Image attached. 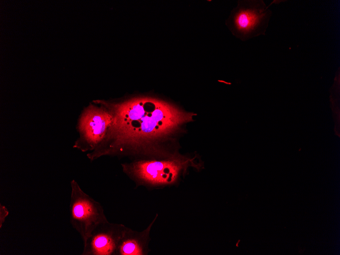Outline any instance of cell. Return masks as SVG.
<instances>
[{
  "label": "cell",
  "mask_w": 340,
  "mask_h": 255,
  "mask_svg": "<svg viewBox=\"0 0 340 255\" xmlns=\"http://www.w3.org/2000/svg\"><path fill=\"white\" fill-rule=\"evenodd\" d=\"M108 108L112 124L103 141L87 154L93 161L104 155L134 159L163 158L178 152L175 137L196 115L165 100L134 97L120 102L95 101Z\"/></svg>",
  "instance_id": "6da1fadb"
},
{
  "label": "cell",
  "mask_w": 340,
  "mask_h": 255,
  "mask_svg": "<svg viewBox=\"0 0 340 255\" xmlns=\"http://www.w3.org/2000/svg\"><path fill=\"white\" fill-rule=\"evenodd\" d=\"M194 158L179 152L166 157L134 159L121 164L123 172L136 187L159 188L177 184L189 167H195Z\"/></svg>",
  "instance_id": "7a4b0ae2"
},
{
  "label": "cell",
  "mask_w": 340,
  "mask_h": 255,
  "mask_svg": "<svg viewBox=\"0 0 340 255\" xmlns=\"http://www.w3.org/2000/svg\"><path fill=\"white\" fill-rule=\"evenodd\" d=\"M271 16L263 1H239L226 23L235 36L244 41L265 35Z\"/></svg>",
  "instance_id": "3957f363"
},
{
  "label": "cell",
  "mask_w": 340,
  "mask_h": 255,
  "mask_svg": "<svg viewBox=\"0 0 340 255\" xmlns=\"http://www.w3.org/2000/svg\"><path fill=\"white\" fill-rule=\"evenodd\" d=\"M71 188L70 221L84 242L97 225L108 220L100 203L85 193L74 180Z\"/></svg>",
  "instance_id": "277c9868"
},
{
  "label": "cell",
  "mask_w": 340,
  "mask_h": 255,
  "mask_svg": "<svg viewBox=\"0 0 340 255\" xmlns=\"http://www.w3.org/2000/svg\"><path fill=\"white\" fill-rule=\"evenodd\" d=\"M98 104L101 106L90 104L86 108L79 120V137L73 147L82 152H91L98 147L105 138L113 121L110 110Z\"/></svg>",
  "instance_id": "5b68a950"
},
{
  "label": "cell",
  "mask_w": 340,
  "mask_h": 255,
  "mask_svg": "<svg viewBox=\"0 0 340 255\" xmlns=\"http://www.w3.org/2000/svg\"><path fill=\"white\" fill-rule=\"evenodd\" d=\"M126 226L108 221L101 223L83 242L82 255H116Z\"/></svg>",
  "instance_id": "8992f818"
},
{
  "label": "cell",
  "mask_w": 340,
  "mask_h": 255,
  "mask_svg": "<svg viewBox=\"0 0 340 255\" xmlns=\"http://www.w3.org/2000/svg\"><path fill=\"white\" fill-rule=\"evenodd\" d=\"M158 217L156 214L149 225L142 231H137L126 226L119 242L116 255H147L150 249V231Z\"/></svg>",
  "instance_id": "52a82bcc"
},
{
  "label": "cell",
  "mask_w": 340,
  "mask_h": 255,
  "mask_svg": "<svg viewBox=\"0 0 340 255\" xmlns=\"http://www.w3.org/2000/svg\"><path fill=\"white\" fill-rule=\"evenodd\" d=\"M9 215V211L4 205L0 204V228L1 229L6 217Z\"/></svg>",
  "instance_id": "ba28073f"
}]
</instances>
